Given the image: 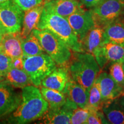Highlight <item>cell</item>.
Returning <instances> with one entry per match:
<instances>
[{"mask_svg":"<svg viewBox=\"0 0 124 124\" xmlns=\"http://www.w3.org/2000/svg\"><path fill=\"white\" fill-rule=\"evenodd\" d=\"M63 93L66 95V98L81 108H86L89 97V91L82 85L70 78L67 83Z\"/></svg>","mask_w":124,"mask_h":124,"instance_id":"obj_14","label":"cell"},{"mask_svg":"<svg viewBox=\"0 0 124 124\" xmlns=\"http://www.w3.org/2000/svg\"><path fill=\"white\" fill-rule=\"evenodd\" d=\"M0 46H1V43H0Z\"/></svg>","mask_w":124,"mask_h":124,"instance_id":"obj_38","label":"cell"},{"mask_svg":"<svg viewBox=\"0 0 124 124\" xmlns=\"http://www.w3.org/2000/svg\"><path fill=\"white\" fill-rule=\"evenodd\" d=\"M102 111L109 124H124V109L118 103L117 100L105 105Z\"/></svg>","mask_w":124,"mask_h":124,"instance_id":"obj_21","label":"cell"},{"mask_svg":"<svg viewBox=\"0 0 124 124\" xmlns=\"http://www.w3.org/2000/svg\"><path fill=\"white\" fill-rule=\"evenodd\" d=\"M12 67V60L7 56L0 46V77H5Z\"/></svg>","mask_w":124,"mask_h":124,"instance_id":"obj_27","label":"cell"},{"mask_svg":"<svg viewBox=\"0 0 124 124\" xmlns=\"http://www.w3.org/2000/svg\"><path fill=\"white\" fill-rule=\"evenodd\" d=\"M13 1L24 12L44 4V0H13Z\"/></svg>","mask_w":124,"mask_h":124,"instance_id":"obj_28","label":"cell"},{"mask_svg":"<svg viewBox=\"0 0 124 124\" xmlns=\"http://www.w3.org/2000/svg\"><path fill=\"white\" fill-rule=\"evenodd\" d=\"M9 1V0H0V2H5V1Z\"/></svg>","mask_w":124,"mask_h":124,"instance_id":"obj_34","label":"cell"},{"mask_svg":"<svg viewBox=\"0 0 124 124\" xmlns=\"http://www.w3.org/2000/svg\"><path fill=\"white\" fill-rule=\"evenodd\" d=\"M90 113L87 120L86 124H108L106 122L105 118L103 117V113L101 110H95L90 109Z\"/></svg>","mask_w":124,"mask_h":124,"instance_id":"obj_29","label":"cell"},{"mask_svg":"<svg viewBox=\"0 0 124 124\" xmlns=\"http://www.w3.org/2000/svg\"><path fill=\"white\" fill-rule=\"evenodd\" d=\"M44 8L65 18L86 10L78 0H49L45 3Z\"/></svg>","mask_w":124,"mask_h":124,"instance_id":"obj_13","label":"cell"},{"mask_svg":"<svg viewBox=\"0 0 124 124\" xmlns=\"http://www.w3.org/2000/svg\"><path fill=\"white\" fill-rule=\"evenodd\" d=\"M54 60L46 54L24 58V70L32 85L39 87L41 82L56 68Z\"/></svg>","mask_w":124,"mask_h":124,"instance_id":"obj_5","label":"cell"},{"mask_svg":"<svg viewBox=\"0 0 124 124\" xmlns=\"http://www.w3.org/2000/svg\"><path fill=\"white\" fill-rule=\"evenodd\" d=\"M100 68L104 67L108 62H124V46L116 43L105 41L94 56Z\"/></svg>","mask_w":124,"mask_h":124,"instance_id":"obj_10","label":"cell"},{"mask_svg":"<svg viewBox=\"0 0 124 124\" xmlns=\"http://www.w3.org/2000/svg\"><path fill=\"white\" fill-rule=\"evenodd\" d=\"M40 91L44 100L48 103L49 108H60L66 103V96L62 91L43 86Z\"/></svg>","mask_w":124,"mask_h":124,"instance_id":"obj_23","label":"cell"},{"mask_svg":"<svg viewBox=\"0 0 124 124\" xmlns=\"http://www.w3.org/2000/svg\"><path fill=\"white\" fill-rule=\"evenodd\" d=\"M22 39L21 32L5 33L3 36L0 46L4 53L12 60L19 57H23Z\"/></svg>","mask_w":124,"mask_h":124,"instance_id":"obj_16","label":"cell"},{"mask_svg":"<svg viewBox=\"0 0 124 124\" xmlns=\"http://www.w3.org/2000/svg\"><path fill=\"white\" fill-rule=\"evenodd\" d=\"M36 28L51 31L74 52H84L81 43L67 18L48 10L44 7Z\"/></svg>","mask_w":124,"mask_h":124,"instance_id":"obj_2","label":"cell"},{"mask_svg":"<svg viewBox=\"0 0 124 124\" xmlns=\"http://www.w3.org/2000/svg\"><path fill=\"white\" fill-rule=\"evenodd\" d=\"M49 0H44V4L45 3H46V2H48V1H49Z\"/></svg>","mask_w":124,"mask_h":124,"instance_id":"obj_35","label":"cell"},{"mask_svg":"<svg viewBox=\"0 0 124 124\" xmlns=\"http://www.w3.org/2000/svg\"><path fill=\"white\" fill-rule=\"evenodd\" d=\"M2 80V77H0V81H1V80Z\"/></svg>","mask_w":124,"mask_h":124,"instance_id":"obj_37","label":"cell"},{"mask_svg":"<svg viewBox=\"0 0 124 124\" xmlns=\"http://www.w3.org/2000/svg\"><path fill=\"white\" fill-rule=\"evenodd\" d=\"M12 67L20 70H24V58L19 57L12 60Z\"/></svg>","mask_w":124,"mask_h":124,"instance_id":"obj_31","label":"cell"},{"mask_svg":"<svg viewBox=\"0 0 124 124\" xmlns=\"http://www.w3.org/2000/svg\"><path fill=\"white\" fill-rule=\"evenodd\" d=\"M90 110L89 108L78 107L72 111L71 117V124H86Z\"/></svg>","mask_w":124,"mask_h":124,"instance_id":"obj_26","label":"cell"},{"mask_svg":"<svg viewBox=\"0 0 124 124\" xmlns=\"http://www.w3.org/2000/svg\"><path fill=\"white\" fill-rule=\"evenodd\" d=\"M122 67H123V69H124V62L123 63V64H122Z\"/></svg>","mask_w":124,"mask_h":124,"instance_id":"obj_36","label":"cell"},{"mask_svg":"<svg viewBox=\"0 0 124 124\" xmlns=\"http://www.w3.org/2000/svg\"><path fill=\"white\" fill-rule=\"evenodd\" d=\"M103 106V101L100 89L95 81L89 91V97L86 108L95 110H101Z\"/></svg>","mask_w":124,"mask_h":124,"instance_id":"obj_24","label":"cell"},{"mask_svg":"<svg viewBox=\"0 0 124 124\" xmlns=\"http://www.w3.org/2000/svg\"><path fill=\"white\" fill-rule=\"evenodd\" d=\"M105 41L124 46V14L107 25L104 28Z\"/></svg>","mask_w":124,"mask_h":124,"instance_id":"obj_18","label":"cell"},{"mask_svg":"<svg viewBox=\"0 0 124 124\" xmlns=\"http://www.w3.org/2000/svg\"><path fill=\"white\" fill-rule=\"evenodd\" d=\"M95 25L103 28L124 14V0H103L91 9Z\"/></svg>","mask_w":124,"mask_h":124,"instance_id":"obj_7","label":"cell"},{"mask_svg":"<svg viewBox=\"0 0 124 124\" xmlns=\"http://www.w3.org/2000/svg\"><path fill=\"white\" fill-rule=\"evenodd\" d=\"M71 62L69 70L71 78L89 91L101 71L95 58L87 52H75Z\"/></svg>","mask_w":124,"mask_h":124,"instance_id":"obj_3","label":"cell"},{"mask_svg":"<svg viewBox=\"0 0 124 124\" xmlns=\"http://www.w3.org/2000/svg\"><path fill=\"white\" fill-rule=\"evenodd\" d=\"M69 70L66 67L56 68L41 82V86L63 92L70 79Z\"/></svg>","mask_w":124,"mask_h":124,"instance_id":"obj_17","label":"cell"},{"mask_svg":"<svg viewBox=\"0 0 124 124\" xmlns=\"http://www.w3.org/2000/svg\"><path fill=\"white\" fill-rule=\"evenodd\" d=\"M66 18L80 43L87 32L95 25L91 10L74 13Z\"/></svg>","mask_w":124,"mask_h":124,"instance_id":"obj_11","label":"cell"},{"mask_svg":"<svg viewBox=\"0 0 124 124\" xmlns=\"http://www.w3.org/2000/svg\"><path fill=\"white\" fill-rule=\"evenodd\" d=\"M118 103L121 105V106L124 109V95L121 96V97H119L118 98L116 99Z\"/></svg>","mask_w":124,"mask_h":124,"instance_id":"obj_32","label":"cell"},{"mask_svg":"<svg viewBox=\"0 0 124 124\" xmlns=\"http://www.w3.org/2000/svg\"><path fill=\"white\" fill-rule=\"evenodd\" d=\"M32 33L38 38L45 52L57 66L67 67L72 59L71 50L58 37L47 29L36 28Z\"/></svg>","mask_w":124,"mask_h":124,"instance_id":"obj_4","label":"cell"},{"mask_svg":"<svg viewBox=\"0 0 124 124\" xmlns=\"http://www.w3.org/2000/svg\"><path fill=\"white\" fill-rule=\"evenodd\" d=\"M5 80L15 88L23 89L25 87L32 85L29 75L24 70H20L12 67L6 75Z\"/></svg>","mask_w":124,"mask_h":124,"instance_id":"obj_20","label":"cell"},{"mask_svg":"<svg viewBox=\"0 0 124 124\" xmlns=\"http://www.w3.org/2000/svg\"><path fill=\"white\" fill-rule=\"evenodd\" d=\"M78 106L68 99L65 104L58 108H48L44 116L41 117L40 123L48 124H71L72 111Z\"/></svg>","mask_w":124,"mask_h":124,"instance_id":"obj_12","label":"cell"},{"mask_svg":"<svg viewBox=\"0 0 124 124\" xmlns=\"http://www.w3.org/2000/svg\"><path fill=\"white\" fill-rule=\"evenodd\" d=\"M22 39L21 46L23 52V58L45 53L38 38L32 33L26 38Z\"/></svg>","mask_w":124,"mask_h":124,"instance_id":"obj_22","label":"cell"},{"mask_svg":"<svg viewBox=\"0 0 124 124\" xmlns=\"http://www.w3.org/2000/svg\"><path fill=\"white\" fill-rule=\"evenodd\" d=\"M44 4L40 5L38 7L24 12L23 20L22 29L21 35L22 38H25L32 33L33 29H36L39 22Z\"/></svg>","mask_w":124,"mask_h":124,"instance_id":"obj_19","label":"cell"},{"mask_svg":"<svg viewBox=\"0 0 124 124\" xmlns=\"http://www.w3.org/2000/svg\"><path fill=\"white\" fill-rule=\"evenodd\" d=\"M24 15L13 0L0 2V24L6 33L21 32Z\"/></svg>","mask_w":124,"mask_h":124,"instance_id":"obj_6","label":"cell"},{"mask_svg":"<svg viewBox=\"0 0 124 124\" xmlns=\"http://www.w3.org/2000/svg\"><path fill=\"white\" fill-rule=\"evenodd\" d=\"M105 42L104 28L95 25L82 40V47L84 52L95 56L101 46Z\"/></svg>","mask_w":124,"mask_h":124,"instance_id":"obj_15","label":"cell"},{"mask_svg":"<svg viewBox=\"0 0 124 124\" xmlns=\"http://www.w3.org/2000/svg\"><path fill=\"white\" fill-rule=\"evenodd\" d=\"M95 82L100 89L103 106L124 95V89L118 84L108 72L99 74Z\"/></svg>","mask_w":124,"mask_h":124,"instance_id":"obj_9","label":"cell"},{"mask_svg":"<svg viewBox=\"0 0 124 124\" xmlns=\"http://www.w3.org/2000/svg\"><path fill=\"white\" fill-rule=\"evenodd\" d=\"M109 74L113 79L124 89V70L122 64L117 62L112 63L110 67Z\"/></svg>","mask_w":124,"mask_h":124,"instance_id":"obj_25","label":"cell"},{"mask_svg":"<svg viewBox=\"0 0 124 124\" xmlns=\"http://www.w3.org/2000/svg\"><path fill=\"white\" fill-rule=\"evenodd\" d=\"M21 103L9 116L8 123L26 124L39 120L48 111L49 105L40 90L34 85L22 89Z\"/></svg>","mask_w":124,"mask_h":124,"instance_id":"obj_1","label":"cell"},{"mask_svg":"<svg viewBox=\"0 0 124 124\" xmlns=\"http://www.w3.org/2000/svg\"><path fill=\"white\" fill-rule=\"evenodd\" d=\"M5 33V31L4 30V29L3 28V27L1 25V24H0V43H1V40H2L3 36H4V35Z\"/></svg>","mask_w":124,"mask_h":124,"instance_id":"obj_33","label":"cell"},{"mask_svg":"<svg viewBox=\"0 0 124 124\" xmlns=\"http://www.w3.org/2000/svg\"><path fill=\"white\" fill-rule=\"evenodd\" d=\"M103 0H79V2L85 8L92 9L96 7Z\"/></svg>","mask_w":124,"mask_h":124,"instance_id":"obj_30","label":"cell"},{"mask_svg":"<svg viewBox=\"0 0 124 124\" xmlns=\"http://www.w3.org/2000/svg\"><path fill=\"white\" fill-rule=\"evenodd\" d=\"M21 94L5 80L0 81V118L11 114L21 103Z\"/></svg>","mask_w":124,"mask_h":124,"instance_id":"obj_8","label":"cell"}]
</instances>
